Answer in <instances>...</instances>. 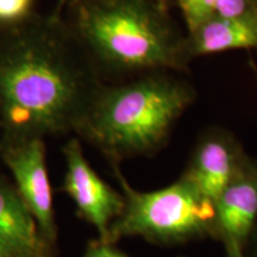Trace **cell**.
<instances>
[{"instance_id": "cell-17", "label": "cell", "mask_w": 257, "mask_h": 257, "mask_svg": "<svg viewBox=\"0 0 257 257\" xmlns=\"http://www.w3.org/2000/svg\"><path fill=\"white\" fill-rule=\"evenodd\" d=\"M0 130H2V104H0Z\"/></svg>"}, {"instance_id": "cell-11", "label": "cell", "mask_w": 257, "mask_h": 257, "mask_svg": "<svg viewBox=\"0 0 257 257\" xmlns=\"http://www.w3.org/2000/svg\"><path fill=\"white\" fill-rule=\"evenodd\" d=\"M36 15V0H0V30L27 23Z\"/></svg>"}, {"instance_id": "cell-6", "label": "cell", "mask_w": 257, "mask_h": 257, "mask_svg": "<svg viewBox=\"0 0 257 257\" xmlns=\"http://www.w3.org/2000/svg\"><path fill=\"white\" fill-rule=\"evenodd\" d=\"M66 161L64 191L79 213L92 224L102 240H108L110 229L124 208L123 194L106 184L83 155L79 140L70 138L62 149Z\"/></svg>"}, {"instance_id": "cell-2", "label": "cell", "mask_w": 257, "mask_h": 257, "mask_svg": "<svg viewBox=\"0 0 257 257\" xmlns=\"http://www.w3.org/2000/svg\"><path fill=\"white\" fill-rule=\"evenodd\" d=\"M66 17L93 62L111 72L179 69L188 55L160 0H70Z\"/></svg>"}, {"instance_id": "cell-4", "label": "cell", "mask_w": 257, "mask_h": 257, "mask_svg": "<svg viewBox=\"0 0 257 257\" xmlns=\"http://www.w3.org/2000/svg\"><path fill=\"white\" fill-rule=\"evenodd\" d=\"M124 197V208L110 229L107 242L141 237L152 243L174 245L216 238V206L189 182L180 178L173 185L140 192L115 168Z\"/></svg>"}, {"instance_id": "cell-18", "label": "cell", "mask_w": 257, "mask_h": 257, "mask_svg": "<svg viewBox=\"0 0 257 257\" xmlns=\"http://www.w3.org/2000/svg\"><path fill=\"white\" fill-rule=\"evenodd\" d=\"M257 250V249H256ZM256 257H257V251H256Z\"/></svg>"}, {"instance_id": "cell-10", "label": "cell", "mask_w": 257, "mask_h": 257, "mask_svg": "<svg viewBox=\"0 0 257 257\" xmlns=\"http://www.w3.org/2000/svg\"><path fill=\"white\" fill-rule=\"evenodd\" d=\"M189 34L188 55H208L236 49H257V12L232 18L214 15Z\"/></svg>"}, {"instance_id": "cell-8", "label": "cell", "mask_w": 257, "mask_h": 257, "mask_svg": "<svg viewBox=\"0 0 257 257\" xmlns=\"http://www.w3.org/2000/svg\"><path fill=\"white\" fill-rule=\"evenodd\" d=\"M246 156L238 142L229 135L211 134L195 148L181 178L216 204Z\"/></svg>"}, {"instance_id": "cell-5", "label": "cell", "mask_w": 257, "mask_h": 257, "mask_svg": "<svg viewBox=\"0 0 257 257\" xmlns=\"http://www.w3.org/2000/svg\"><path fill=\"white\" fill-rule=\"evenodd\" d=\"M0 154L14 176L16 191L34 216L42 236L47 242H54L56 224L44 140L22 137L2 141Z\"/></svg>"}, {"instance_id": "cell-1", "label": "cell", "mask_w": 257, "mask_h": 257, "mask_svg": "<svg viewBox=\"0 0 257 257\" xmlns=\"http://www.w3.org/2000/svg\"><path fill=\"white\" fill-rule=\"evenodd\" d=\"M62 11L0 30L2 141L75 131L102 86Z\"/></svg>"}, {"instance_id": "cell-13", "label": "cell", "mask_w": 257, "mask_h": 257, "mask_svg": "<svg viewBox=\"0 0 257 257\" xmlns=\"http://www.w3.org/2000/svg\"><path fill=\"white\" fill-rule=\"evenodd\" d=\"M256 12L255 0H216L214 4V15L219 17H242Z\"/></svg>"}, {"instance_id": "cell-14", "label": "cell", "mask_w": 257, "mask_h": 257, "mask_svg": "<svg viewBox=\"0 0 257 257\" xmlns=\"http://www.w3.org/2000/svg\"><path fill=\"white\" fill-rule=\"evenodd\" d=\"M82 257H128L126 253L120 251L114 243L99 238L92 242L86 249Z\"/></svg>"}, {"instance_id": "cell-16", "label": "cell", "mask_w": 257, "mask_h": 257, "mask_svg": "<svg viewBox=\"0 0 257 257\" xmlns=\"http://www.w3.org/2000/svg\"><path fill=\"white\" fill-rule=\"evenodd\" d=\"M0 257H16V256L10 251L6 246H4L2 243H0Z\"/></svg>"}, {"instance_id": "cell-15", "label": "cell", "mask_w": 257, "mask_h": 257, "mask_svg": "<svg viewBox=\"0 0 257 257\" xmlns=\"http://www.w3.org/2000/svg\"><path fill=\"white\" fill-rule=\"evenodd\" d=\"M225 251H226V257H246L244 253V249L237 245L236 243L226 242L224 243Z\"/></svg>"}, {"instance_id": "cell-7", "label": "cell", "mask_w": 257, "mask_h": 257, "mask_svg": "<svg viewBox=\"0 0 257 257\" xmlns=\"http://www.w3.org/2000/svg\"><path fill=\"white\" fill-rule=\"evenodd\" d=\"M214 206L216 238L244 249L257 221V160L244 159Z\"/></svg>"}, {"instance_id": "cell-12", "label": "cell", "mask_w": 257, "mask_h": 257, "mask_svg": "<svg viewBox=\"0 0 257 257\" xmlns=\"http://www.w3.org/2000/svg\"><path fill=\"white\" fill-rule=\"evenodd\" d=\"M184 15L189 32L214 16L216 0H176Z\"/></svg>"}, {"instance_id": "cell-3", "label": "cell", "mask_w": 257, "mask_h": 257, "mask_svg": "<svg viewBox=\"0 0 257 257\" xmlns=\"http://www.w3.org/2000/svg\"><path fill=\"white\" fill-rule=\"evenodd\" d=\"M194 98L189 86L154 72L96 91L75 131L111 160L159 150Z\"/></svg>"}, {"instance_id": "cell-9", "label": "cell", "mask_w": 257, "mask_h": 257, "mask_svg": "<svg viewBox=\"0 0 257 257\" xmlns=\"http://www.w3.org/2000/svg\"><path fill=\"white\" fill-rule=\"evenodd\" d=\"M0 243L16 257H47V240L18 192L0 181Z\"/></svg>"}]
</instances>
